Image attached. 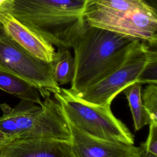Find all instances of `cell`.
Wrapping results in <instances>:
<instances>
[{"label": "cell", "instance_id": "obj_1", "mask_svg": "<svg viewBox=\"0 0 157 157\" xmlns=\"http://www.w3.org/2000/svg\"><path fill=\"white\" fill-rule=\"evenodd\" d=\"M137 40L89 25L85 18L64 34L65 48L74 53V76L69 89L77 94L118 68Z\"/></svg>", "mask_w": 157, "mask_h": 157}, {"label": "cell", "instance_id": "obj_2", "mask_svg": "<svg viewBox=\"0 0 157 157\" xmlns=\"http://www.w3.org/2000/svg\"><path fill=\"white\" fill-rule=\"evenodd\" d=\"M90 4V0H13L6 12L54 47L65 48L64 34L84 18Z\"/></svg>", "mask_w": 157, "mask_h": 157}, {"label": "cell", "instance_id": "obj_3", "mask_svg": "<svg viewBox=\"0 0 157 157\" xmlns=\"http://www.w3.org/2000/svg\"><path fill=\"white\" fill-rule=\"evenodd\" d=\"M53 94L69 124L95 138L134 144V135L113 115L110 107L86 103L69 89L61 88Z\"/></svg>", "mask_w": 157, "mask_h": 157}, {"label": "cell", "instance_id": "obj_4", "mask_svg": "<svg viewBox=\"0 0 157 157\" xmlns=\"http://www.w3.org/2000/svg\"><path fill=\"white\" fill-rule=\"evenodd\" d=\"M17 129V139L36 137L50 138L71 142V134L59 102L44 98L41 105L21 99L12 107Z\"/></svg>", "mask_w": 157, "mask_h": 157}, {"label": "cell", "instance_id": "obj_5", "mask_svg": "<svg viewBox=\"0 0 157 157\" xmlns=\"http://www.w3.org/2000/svg\"><path fill=\"white\" fill-rule=\"evenodd\" d=\"M0 70L16 75L36 87L44 98L61 90L52 63L34 56L12 40L0 24Z\"/></svg>", "mask_w": 157, "mask_h": 157}, {"label": "cell", "instance_id": "obj_6", "mask_svg": "<svg viewBox=\"0 0 157 157\" xmlns=\"http://www.w3.org/2000/svg\"><path fill=\"white\" fill-rule=\"evenodd\" d=\"M155 52L156 48L137 40L118 68L98 82L75 94L86 103L101 107H110L112 101L119 93L136 82L148 60Z\"/></svg>", "mask_w": 157, "mask_h": 157}, {"label": "cell", "instance_id": "obj_7", "mask_svg": "<svg viewBox=\"0 0 157 157\" xmlns=\"http://www.w3.org/2000/svg\"><path fill=\"white\" fill-rule=\"evenodd\" d=\"M84 18L90 25L147 43L157 44L156 9L150 7L124 12H109L88 6Z\"/></svg>", "mask_w": 157, "mask_h": 157}, {"label": "cell", "instance_id": "obj_8", "mask_svg": "<svg viewBox=\"0 0 157 157\" xmlns=\"http://www.w3.org/2000/svg\"><path fill=\"white\" fill-rule=\"evenodd\" d=\"M76 157H145L141 146L91 137L69 124Z\"/></svg>", "mask_w": 157, "mask_h": 157}, {"label": "cell", "instance_id": "obj_9", "mask_svg": "<svg viewBox=\"0 0 157 157\" xmlns=\"http://www.w3.org/2000/svg\"><path fill=\"white\" fill-rule=\"evenodd\" d=\"M1 157H76L71 142L44 137L16 139L7 143Z\"/></svg>", "mask_w": 157, "mask_h": 157}, {"label": "cell", "instance_id": "obj_10", "mask_svg": "<svg viewBox=\"0 0 157 157\" xmlns=\"http://www.w3.org/2000/svg\"><path fill=\"white\" fill-rule=\"evenodd\" d=\"M0 24L6 34L26 52L46 63H52L55 47L6 12H0Z\"/></svg>", "mask_w": 157, "mask_h": 157}, {"label": "cell", "instance_id": "obj_11", "mask_svg": "<svg viewBox=\"0 0 157 157\" xmlns=\"http://www.w3.org/2000/svg\"><path fill=\"white\" fill-rule=\"evenodd\" d=\"M0 90L21 99L32 101L41 105L40 94L38 90L25 80L0 70Z\"/></svg>", "mask_w": 157, "mask_h": 157}, {"label": "cell", "instance_id": "obj_12", "mask_svg": "<svg viewBox=\"0 0 157 157\" xmlns=\"http://www.w3.org/2000/svg\"><path fill=\"white\" fill-rule=\"evenodd\" d=\"M141 85V83L136 82L122 91L128 99L136 131L140 130L151 122L150 117L142 102Z\"/></svg>", "mask_w": 157, "mask_h": 157}, {"label": "cell", "instance_id": "obj_13", "mask_svg": "<svg viewBox=\"0 0 157 157\" xmlns=\"http://www.w3.org/2000/svg\"><path fill=\"white\" fill-rule=\"evenodd\" d=\"M52 66L54 78L59 85L67 84L72 81L75 64L74 56L69 48H58L52 62Z\"/></svg>", "mask_w": 157, "mask_h": 157}, {"label": "cell", "instance_id": "obj_14", "mask_svg": "<svg viewBox=\"0 0 157 157\" xmlns=\"http://www.w3.org/2000/svg\"><path fill=\"white\" fill-rule=\"evenodd\" d=\"M90 6L109 12H124L152 7L144 0H95Z\"/></svg>", "mask_w": 157, "mask_h": 157}, {"label": "cell", "instance_id": "obj_15", "mask_svg": "<svg viewBox=\"0 0 157 157\" xmlns=\"http://www.w3.org/2000/svg\"><path fill=\"white\" fill-rule=\"evenodd\" d=\"M2 115L0 117V132L10 141L18 138L17 129L12 114V107L6 103L0 104Z\"/></svg>", "mask_w": 157, "mask_h": 157}, {"label": "cell", "instance_id": "obj_16", "mask_svg": "<svg viewBox=\"0 0 157 157\" xmlns=\"http://www.w3.org/2000/svg\"><path fill=\"white\" fill-rule=\"evenodd\" d=\"M141 100L151 121L157 122V83H148L141 91Z\"/></svg>", "mask_w": 157, "mask_h": 157}, {"label": "cell", "instance_id": "obj_17", "mask_svg": "<svg viewBox=\"0 0 157 157\" xmlns=\"http://www.w3.org/2000/svg\"><path fill=\"white\" fill-rule=\"evenodd\" d=\"M142 83H157V53H154L149 58L137 80Z\"/></svg>", "mask_w": 157, "mask_h": 157}, {"label": "cell", "instance_id": "obj_18", "mask_svg": "<svg viewBox=\"0 0 157 157\" xmlns=\"http://www.w3.org/2000/svg\"><path fill=\"white\" fill-rule=\"evenodd\" d=\"M149 125L147 139L140 146L144 149L145 157H157V122L151 121Z\"/></svg>", "mask_w": 157, "mask_h": 157}, {"label": "cell", "instance_id": "obj_19", "mask_svg": "<svg viewBox=\"0 0 157 157\" xmlns=\"http://www.w3.org/2000/svg\"><path fill=\"white\" fill-rule=\"evenodd\" d=\"M13 0H0V12H6Z\"/></svg>", "mask_w": 157, "mask_h": 157}, {"label": "cell", "instance_id": "obj_20", "mask_svg": "<svg viewBox=\"0 0 157 157\" xmlns=\"http://www.w3.org/2000/svg\"><path fill=\"white\" fill-rule=\"evenodd\" d=\"M10 140L7 139L6 137H5L1 132H0V157L1 156V153L2 151V149L6 145V144L8 142H9Z\"/></svg>", "mask_w": 157, "mask_h": 157}, {"label": "cell", "instance_id": "obj_21", "mask_svg": "<svg viewBox=\"0 0 157 157\" xmlns=\"http://www.w3.org/2000/svg\"><path fill=\"white\" fill-rule=\"evenodd\" d=\"M148 4H149L151 6L155 7L156 9V0H144Z\"/></svg>", "mask_w": 157, "mask_h": 157}, {"label": "cell", "instance_id": "obj_22", "mask_svg": "<svg viewBox=\"0 0 157 157\" xmlns=\"http://www.w3.org/2000/svg\"><path fill=\"white\" fill-rule=\"evenodd\" d=\"M95 1V0H90V2H91H91H93V1Z\"/></svg>", "mask_w": 157, "mask_h": 157}]
</instances>
